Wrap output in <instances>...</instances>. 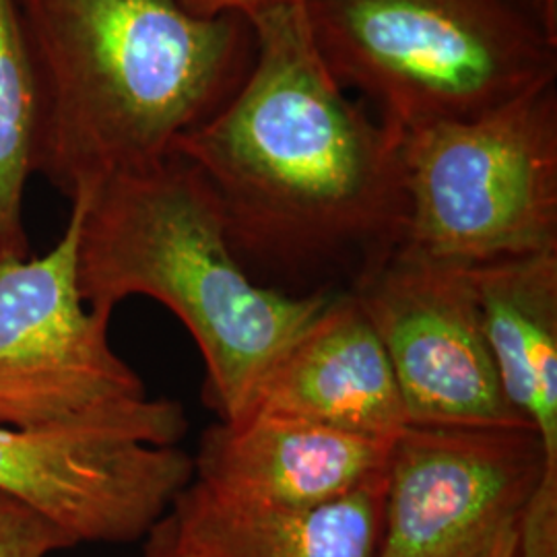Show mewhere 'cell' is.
Wrapping results in <instances>:
<instances>
[{
	"instance_id": "cell-1",
	"label": "cell",
	"mask_w": 557,
	"mask_h": 557,
	"mask_svg": "<svg viewBox=\"0 0 557 557\" xmlns=\"http://www.w3.org/2000/svg\"><path fill=\"white\" fill-rule=\"evenodd\" d=\"M246 21V77L172 153L199 170L259 285L287 296L351 292L405 244L400 139L331 75L304 2Z\"/></svg>"
},
{
	"instance_id": "cell-2",
	"label": "cell",
	"mask_w": 557,
	"mask_h": 557,
	"mask_svg": "<svg viewBox=\"0 0 557 557\" xmlns=\"http://www.w3.org/2000/svg\"><path fill=\"white\" fill-rule=\"evenodd\" d=\"M38 120L32 172L71 200L172 153L218 112L255 59L244 17L178 0H15Z\"/></svg>"
},
{
	"instance_id": "cell-3",
	"label": "cell",
	"mask_w": 557,
	"mask_h": 557,
	"mask_svg": "<svg viewBox=\"0 0 557 557\" xmlns=\"http://www.w3.org/2000/svg\"><path fill=\"white\" fill-rule=\"evenodd\" d=\"M79 193L77 281L87 308L112 319L131 296L163 304L205 359V403L220 421L244 418L260 380L335 294L287 296L250 277L211 188L176 153Z\"/></svg>"
},
{
	"instance_id": "cell-4",
	"label": "cell",
	"mask_w": 557,
	"mask_h": 557,
	"mask_svg": "<svg viewBox=\"0 0 557 557\" xmlns=\"http://www.w3.org/2000/svg\"><path fill=\"white\" fill-rule=\"evenodd\" d=\"M331 75L398 139L557 79V40L515 0H304Z\"/></svg>"
},
{
	"instance_id": "cell-5",
	"label": "cell",
	"mask_w": 557,
	"mask_h": 557,
	"mask_svg": "<svg viewBox=\"0 0 557 557\" xmlns=\"http://www.w3.org/2000/svg\"><path fill=\"white\" fill-rule=\"evenodd\" d=\"M83 193L59 242L41 257L0 262V428L103 432L176 446L188 419L176 400L149 398L108 338L77 281Z\"/></svg>"
},
{
	"instance_id": "cell-6",
	"label": "cell",
	"mask_w": 557,
	"mask_h": 557,
	"mask_svg": "<svg viewBox=\"0 0 557 557\" xmlns=\"http://www.w3.org/2000/svg\"><path fill=\"white\" fill-rule=\"evenodd\" d=\"M405 244L485 264L557 252V83L400 137Z\"/></svg>"
},
{
	"instance_id": "cell-7",
	"label": "cell",
	"mask_w": 557,
	"mask_h": 557,
	"mask_svg": "<svg viewBox=\"0 0 557 557\" xmlns=\"http://www.w3.org/2000/svg\"><path fill=\"white\" fill-rule=\"evenodd\" d=\"M539 490L557 498L533 428L409 425L386 471L379 557H524Z\"/></svg>"
},
{
	"instance_id": "cell-8",
	"label": "cell",
	"mask_w": 557,
	"mask_h": 557,
	"mask_svg": "<svg viewBox=\"0 0 557 557\" xmlns=\"http://www.w3.org/2000/svg\"><path fill=\"white\" fill-rule=\"evenodd\" d=\"M351 294L393 366L409 425L531 428L504 393L471 264L403 244Z\"/></svg>"
},
{
	"instance_id": "cell-9",
	"label": "cell",
	"mask_w": 557,
	"mask_h": 557,
	"mask_svg": "<svg viewBox=\"0 0 557 557\" xmlns=\"http://www.w3.org/2000/svg\"><path fill=\"white\" fill-rule=\"evenodd\" d=\"M195 460L103 432L0 428V494L20 499L79 543H131L193 483Z\"/></svg>"
},
{
	"instance_id": "cell-10",
	"label": "cell",
	"mask_w": 557,
	"mask_h": 557,
	"mask_svg": "<svg viewBox=\"0 0 557 557\" xmlns=\"http://www.w3.org/2000/svg\"><path fill=\"white\" fill-rule=\"evenodd\" d=\"M395 442L308 419L248 411L202 432L193 457L195 481L244 504L308 510L386 475Z\"/></svg>"
},
{
	"instance_id": "cell-11",
	"label": "cell",
	"mask_w": 557,
	"mask_h": 557,
	"mask_svg": "<svg viewBox=\"0 0 557 557\" xmlns=\"http://www.w3.org/2000/svg\"><path fill=\"white\" fill-rule=\"evenodd\" d=\"M248 411L391 442L409 428L393 366L351 292L335 294L289 343L260 380Z\"/></svg>"
},
{
	"instance_id": "cell-12",
	"label": "cell",
	"mask_w": 557,
	"mask_h": 557,
	"mask_svg": "<svg viewBox=\"0 0 557 557\" xmlns=\"http://www.w3.org/2000/svg\"><path fill=\"white\" fill-rule=\"evenodd\" d=\"M384 494L386 475L324 506L277 510L193 479L170 512L199 557H379Z\"/></svg>"
},
{
	"instance_id": "cell-13",
	"label": "cell",
	"mask_w": 557,
	"mask_h": 557,
	"mask_svg": "<svg viewBox=\"0 0 557 557\" xmlns=\"http://www.w3.org/2000/svg\"><path fill=\"white\" fill-rule=\"evenodd\" d=\"M471 267L504 393L557 479V252Z\"/></svg>"
},
{
	"instance_id": "cell-14",
	"label": "cell",
	"mask_w": 557,
	"mask_h": 557,
	"mask_svg": "<svg viewBox=\"0 0 557 557\" xmlns=\"http://www.w3.org/2000/svg\"><path fill=\"white\" fill-rule=\"evenodd\" d=\"M38 96L15 0H0V262L32 257L23 221Z\"/></svg>"
},
{
	"instance_id": "cell-15",
	"label": "cell",
	"mask_w": 557,
	"mask_h": 557,
	"mask_svg": "<svg viewBox=\"0 0 557 557\" xmlns=\"http://www.w3.org/2000/svg\"><path fill=\"white\" fill-rule=\"evenodd\" d=\"M79 541L20 499L0 494V557H50Z\"/></svg>"
},
{
	"instance_id": "cell-16",
	"label": "cell",
	"mask_w": 557,
	"mask_h": 557,
	"mask_svg": "<svg viewBox=\"0 0 557 557\" xmlns=\"http://www.w3.org/2000/svg\"><path fill=\"white\" fill-rule=\"evenodd\" d=\"M140 557H199V554L182 533L176 517L168 512L145 535V547Z\"/></svg>"
},
{
	"instance_id": "cell-17",
	"label": "cell",
	"mask_w": 557,
	"mask_h": 557,
	"mask_svg": "<svg viewBox=\"0 0 557 557\" xmlns=\"http://www.w3.org/2000/svg\"><path fill=\"white\" fill-rule=\"evenodd\" d=\"M180 4L190 11L193 15L202 20H218V17H250L264 9L278 7V4H294L304 0H178Z\"/></svg>"
},
{
	"instance_id": "cell-18",
	"label": "cell",
	"mask_w": 557,
	"mask_h": 557,
	"mask_svg": "<svg viewBox=\"0 0 557 557\" xmlns=\"http://www.w3.org/2000/svg\"><path fill=\"white\" fill-rule=\"evenodd\" d=\"M515 2L549 38L557 40V0H515Z\"/></svg>"
}]
</instances>
